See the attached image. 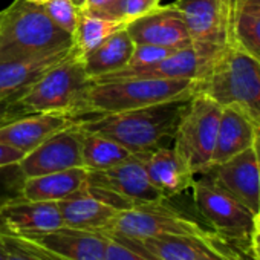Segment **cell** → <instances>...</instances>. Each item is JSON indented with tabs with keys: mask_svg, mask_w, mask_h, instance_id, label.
Instances as JSON below:
<instances>
[{
	"mask_svg": "<svg viewBox=\"0 0 260 260\" xmlns=\"http://www.w3.org/2000/svg\"><path fill=\"white\" fill-rule=\"evenodd\" d=\"M190 98L159 103L141 109L101 115L80 121V128L109 138L137 156L173 146L179 119Z\"/></svg>",
	"mask_w": 260,
	"mask_h": 260,
	"instance_id": "1",
	"label": "cell"
},
{
	"mask_svg": "<svg viewBox=\"0 0 260 260\" xmlns=\"http://www.w3.org/2000/svg\"><path fill=\"white\" fill-rule=\"evenodd\" d=\"M198 80L187 78H122L100 81L89 86L84 93L78 118L80 121L141 109L159 103L191 98L196 93Z\"/></svg>",
	"mask_w": 260,
	"mask_h": 260,
	"instance_id": "2",
	"label": "cell"
},
{
	"mask_svg": "<svg viewBox=\"0 0 260 260\" xmlns=\"http://www.w3.org/2000/svg\"><path fill=\"white\" fill-rule=\"evenodd\" d=\"M71 48L72 36L51 20L42 4L16 0L0 13V60L46 55Z\"/></svg>",
	"mask_w": 260,
	"mask_h": 260,
	"instance_id": "3",
	"label": "cell"
},
{
	"mask_svg": "<svg viewBox=\"0 0 260 260\" xmlns=\"http://www.w3.org/2000/svg\"><path fill=\"white\" fill-rule=\"evenodd\" d=\"M196 92L222 107L237 106L254 122L260 121V63L236 46H226L213 58Z\"/></svg>",
	"mask_w": 260,
	"mask_h": 260,
	"instance_id": "4",
	"label": "cell"
},
{
	"mask_svg": "<svg viewBox=\"0 0 260 260\" xmlns=\"http://www.w3.org/2000/svg\"><path fill=\"white\" fill-rule=\"evenodd\" d=\"M90 84L92 80L74 49L71 55L46 71L16 101L25 115L63 113L80 122L78 112Z\"/></svg>",
	"mask_w": 260,
	"mask_h": 260,
	"instance_id": "5",
	"label": "cell"
},
{
	"mask_svg": "<svg viewBox=\"0 0 260 260\" xmlns=\"http://www.w3.org/2000/svg\"><path fill=\"white\" fill-rule=\"evenodd\" d=\"M222 106L204 93H194L176 128L173 149L194 175H202L213 161Z\"/></svg>",
	"mask_w": 260,
	"mask_h": 260,
	"instance_id": "6",
	"label": "cell"
},
{
	"mask_svg": "<svg viewBox=\"0 0 260 260\" xmlns=\"http://www.w3.org/2000/svg\"><path fill=\"white\" fill-rule=\"evenodd\" d=\"M143 158L135 156L104 170H87V191L118 211L167 201L150 182Z\"/></svg>",
	"mask_w": 260,
	"mask_h": 260,
	"instance_id": "7",
	"label": "cell"
},
{
	"mask_svg": "<svg viewBox=\"0 0 260 260\" xmlns=\"http://www.w3.org/2000/svg\"><path fill=\"white\" fill-rule=\"evenodd\" d=\"M191 190L198 213L216 236L231 242L249 243L254 226L252 211L205 175L194 179Z\"/></svg>",
	"mask_w": 260,
	"mask_h": 260,
	"instance_id": "8",
	"label": "cell"
},
{
	"mask_svg": "<svg viewBox=\"0 0 260 260\" xmlns=\"http://www.w3.org/2000/svg\"><path fill=\"white\" fill-rule=\"evenodd\" d=\"M167 201L141 204L119 211L106 236L125 239H146L161 234H184L205 237V230L196 220L166 204Z\"/></svg>",
	"mask_w": 260,
	"mask_h": 260,
	"instance_id": "9",
	"label": "cell"
},
{
	"mask_svg": "<svg viewBox=\"0 0 260 260\" xmlns=\"http://www.w3.org/2000/svg\"><path fill=\"white\" fill-rule=\"evenodd\" d=\"M181 14L191 45L213 60L226 46H233L228 16L222 0H176L172 4Z\"/></svg>",
	"mask_w": 260,
	"mask_h": 260,
	"instance_id": "10",
	"label": "cell"
},
{
	"mask_svg": "<svg viewBox=\"0 0 260 260\" xmlns=\"http://www.w3.org/2000/svg\"><path fill=\"white\" fill-rule=\"evenodd\" d=\"M202 175L254 214L260 211V166L254 146L225 162L210 166Z\"/></svg>",
	"mask_w": 260,
	"mask_h": 260,
	"instance_id": "11",
	"label": "cell"
},
{
	"mask_svg": "<svg viewBox=\"0 0 260 260\" xmlns=\"http://www.w3.org/2000/svg\"><path fill=\"white\" fill-rule=\"evenodd\" d=\"M78 124V122H77ZM64 128L28 152L19 162L25 178L42 176L83 166L78 125Z\"/></svg>",
	"mask_w": 260,
	"mask_h": 260,
	"instance_id": "12",
	"label": "cell"
},
{
	"mask_svg": "<svg viewBox=\"0 0 260 260\" xmlns=\"http://www.w3.org/2000/svg\"><path fill=\"white\" fill-rule=\"evenodd\" d=\"M125 31L135 45H156L172 49H181L191 45L190 34L173 5L156 7L150 13L128 22Z\"/></svg>",
	"mask_w": 260,
	"mask_h": 260,
	"instance_id": "13",
	"label": "cell"
},
{
	"mask_svg": "<svg viewBox=\"0 0 260 260\" xmlns=\"http://www.w3.org/2000/svg\"><path fill=\"white\" fill-rule=\"evenodd\" d=\"M63 226L57 202L17 199L0 207V230L10 236L46 233Z\"/></svg>",
	"mask_w": 260,
	"mask_h": 260,
	"instance_id": "14",
	"label": "cell"
},
{
	"mask_svg": "<svg viewBox=\"0 0 260 260\" xmlns=\"http://www.w3.org/2000/svg\"><path fill=\"white\" fill-rule=\"evenodd\" d=\"M213 60L207 58L199 49L193 45L175 51L167 58L149 64V66H135L124 68L121 71L98 77L92 80L93 83L122 80V78H187L199 80Z\"/></svg>",
	"mask_w": 260,
	"mask_h": 260,
	"instance_id": "15",
	"label": "cell"
},
{
	"mask_svg": "<svg viewBox=\"0 0 260 260\" xmlns=\"http://www.w3.org/2000/svg\"><path fill=\"white\" fill-rule=\"evenodd\" d=\"M78 121L63 113H28L0 125V143L25 153Z\"/></svg>",
	"mask_w": 260,
	"mask_h": 260,
	"instance_id": "16",
	"label": "cell"
},
{
	"mask_svg": "<svg viewBox=\"0 0 260 260\" xmlns=\"http://www.w3.org/2000/svg\"><path fill=\"white\" fill-rule=\"evenodd\" d=\"M23 237L42 245L61 260H106L107 236L103 233L61 226Z\"/></svg>",
	"mask_w": 260,
	"mask_h": 260,
	"instance_id": "17",
	"label": "cell"
},
{
	"mask_svg": "<svg viewBox=\"0 0 260 260\" xmlns=\"http://www.w3.org/2000/svg\"><path fill=\"white\" fill-rule=\"evenodd\" d=\"M207 237L208 234L205 237L184 234H161L146 239H113L119 240L121 243L141 252L143 255L152 260H198L199 257L211 251Z\"/></svg>",
	"mask_w": 260,
	"mask_h": 260,
	"instance_id": "18",
	"label": "cell"
},
{
	"mask_svg": "<svg viewBox=\"0 0 260 260\" xmlns=\"http://www.w3.org/2000/svg\"><path fill=\"white\" fill-rule=\"evenodd\" d=\"M74 52V48L36 57L0 60V98L25 93L46 71L64 60Z\"/></svg>",
	"mask_w": 260,
	"mask_h": 260,
	"instance_id": "19",
	"label": "cell"
},
{
	"mask_svg": "<svg viewBox=\"0 0 260 260\" xmlns=\"http://www.w3.org/2000/svg\"><path fill=\"white\" fill-rule=\"evenodd\" d=\"M146 173L156 190L170 199L191 188L196 175L187 167L173 146L158 149L143 158Z\"/></svg>",
	"mask_w": 260,
	"mask_h": 260,
	"instance_id": "20",
	"label": "cell"
},
{
	"mask_svg": "<svg viewBox=\"0 0 260 260\" xmlns=\"http://www.w3.org/2000/svg\"><path fill=\"white\" fill-rule=\"evenodd\" d=\"M255 122L237 106H225L220 112L213 164H220L254 146Z\"/></svg>",
	"mask_w": 260,
	"mask_h": 260,
	"instance_id": "21",
	"label": "cell"
},
{
	"mask_svg": "<svg viewBox=\"0 0 260 260\" xmlns=\"http://www.w3.org/2000/svg\"><path fill=\"white\" fill-rule=\"evenodd\" d=\"M57 204L61 213L63 226L103 234L110 230L112 222L119 213L118 210L92 196L87 191V187L72 198H68Z\"/></svg>",
	"mask_w": 260,
	"mask_h": 260,
	"instance_id": "22",
	"label": "cell"
},
{
	"mask_svg": "<svg viewBox=\"0 0 260 260\" xmlns=\"http://www.w3.org/2000/svg\"><path fill=\"white\" fill-rule=\"evenodd\" d=\"M87 187V169L75 167L42 176L26 178L23 199L60 202L80 193Z\"/></svg>",
	"mask_w": 260,
	"mask_h": 260,
	"instance_id": "23",
	"label": "cell"
},
{
	"mask_svg": "<svg viewBox=\"0 0 260 260\" xmlns=\"http://www.w3.org/2000/svg\"><path fill=\"white\" fill-rule=\"evenodd\" d=\"M135 43L125 28L113 32L89 52L80 55L86 74L90 80L121 71L128 66Z\"/></svg>",
	"mask_w": 260,
	"mask_h": 260,
	"instance_id": "24",
	"label": "cell"
},
{
	"mask_svg": "<svg viewBox=\"0 0 260 260\" xmlns=\"http://www.w3.org/2000/svg\"><path fill=\"white\" fill-rule=\"evenodd\" d=\"M78 132H80V143H81L83 166L87 170L110 169L113 166H118L137 156L124 146L109 138H104L101 135L86 132V130L80 128V125H78Z\"/></svg>",
	"mask_w": 260,
	"mask_h": 260,
	"instance_id": "25",
	"label": "cell"
},
{
	"mask_svg": "<svg viewBox=\"0 0 260 260\" xmlns=\"http://www.w3.org/2000/svg\"><path fill=\"white\" fill-rule=\"evenodd\" d=\"M125 28L122 22L104 20L95 16H90L84 11H80L75 31L72 34L74 49L78 55L89 52L90 49L96 48L101 42H104L113 32Z\"/></svg>",
	"mask_w": 260,
	"mask_h": 260,
	"instance_id": "26",
	"label": "cell"
},
{
	"mask_svg": "<svg viewBox=\"0 0 260 260\" xmlns=\"http://www.w3.org/2000/svg\"><path fill=\"white\" fill-rule=\"evenodd\" d=\"M233 46L260 63V11H242L233 31Z\"/></svg>",
	"mask_w": 260,
	"mask_h": 260,
	"instance_id": "27",
	"label": "cell"
},
{
	"mask_svg": "<svg viewBox=\"0 0 260 260\" xmlns=\"http://www.w3.org/2000/svg\"><path fill=\"white\" fill-rule=\"evenodd\" d=\"M159 5H161V0H116L110 7L103 8L96 13H92L90 16H95L104 20L122 22L127 25L128 22L150 13Z\"/></svg>",
	"mask_w": 260,
	"mask_h": 260,
	"instance_id": "28",
	"label": "cell"
},
{
	"mask_svg": "<svg viewBox=\"0 0 260 260\" xmlns=\"http://www.w3.org/2000/svg\"><path fill=\"white\" fill-rule=\"evenodd\" d=\"M42 7L57 26L71 36L74 34L80 10L72 4V0H45Z\"/></svg>",
	"mask_w": 260,
	"mask_h": 260,
	"instance_id": "29",
	"label": "cell"
},
{
	"mask_svg": "<svg viewBox=\"0 0 260 260\" xmlns=\"http://www.w3.org/2000/svg\"><path fill=\"white\" fill-rule=\"evenodd\" d=\"M25 179L19 164L0 167V207L23 198Z\"/></svg>",
	"mask_w": 260,
	"mask_h": 260,
	"instance_id": "30",
	"label": "cell"
},
{
	"mask_svg": "<svg viewBox=\"0 0 260 260\" xmlns=\"http://www.w3.org/2000/svg\"><path fill=\"white\" fill-rule=\"evenodd\" d=\"M208 245L219 252L225 260H260L258 257H255L251 249H249V243H239V242H231V240H225L219 236H216L211 230L208 233Z\"/></svg>",
	"mask_w": 260,
	"mask_h": 260,
	"instance_id": "31",
	"label": "cell"
},
{
	"mask_svg": "<svg viewBox=\"0 0 260 260\" xmlns=\"http://www.w3.org/2000/svg\"><path fill=\"white\" fill-rule=\"evenodd\" d=\"M175 51H178V49L164 48V46H156V45H146V43L135 45L132 58H130V63H128L127 68L155 64V63H158V61L167 58L169 55H172Z\"/></svg>",
	"mask_w": 260,
	"mask_h": 260,
	"instance_id": "32",
	"label": "cell"
},
{
	"mask_svg": "<svg viewBox=\"0 0 260 260\" xmlns=\"http://www.w3.org/2000/svg\"><path fill=\"white\" fill-rule=\"evenodd\" d=\"M106 260H152L141 252L128 248L113 237H107L106 245Z\"/></svg>",
	"mask_w": 260,
	"mask_h": 260,
	"instance_id": "33",
	"label": "cell"
},
{
	"mask_svg": "<svg viewBox=\"0 0 260 260\" xmlns=\"http://www.w3.org/2000/svg\"><path fill=\"white\" fill-rule=\"evenodd\" d=\"M16 96H7L0 98V125L7 124L19 116H23V110L19 107Z\"/></svg>",
	"mask_w": 260,
	"mask_h": 260,
	"instance_id": "34",
	"label": "cell"
},
{
	"mask_svg": "<svg viewBox=\"0 0 260 260\" xmlns=\"http://www.w3.org/2000/svg\"><path fill=\"white\" fill-rule=\"evenodd\" d=\"M2 239H4V243H5V248H7L5 260H39V258L34 257L32 254H29V252H26L25 249H22V248L13 240L11 236L2 233Z\"/></svg>",
	"mask_w": 260,
	"mask_h": 260,
	"instance_id": "35",
	"label": "cell"
},
{
	"mask_svg": "<svg viewBox=\"0 0 260 260\" xmlns=\"http://www.w3.org/2000/svg\"><path fill=\"white\" fill-rule=\"evenodd\" d=\"M26 153L16 149V147H11V146H7L4 143H0V167H5V166H11V164H19L23 156Z\"/></svg>",
	"mask_w": 260,
	"mask_h": 260,
	"instance_id": "36",
	"label": "cell"
},
{
	"mask_svg": "<svg viewBox=\"0 0 260 260\" xmlns=\"http://www.w3.org/2000/svg\"><path fill=\"white\" fill-rule=\"evenodd\" d=\"M222 2L225 5V11H226V16H228V25H230L231 36H233L236 20H237L239 14L242 13L243 5H245L246 0H222Z\"/></svg>",
	"mask_w": 260,
	"mask_h": 260,
	"instance_id": "37",
	"label": "cell"
},
{
	"mask_svg": "<svg viewBox=\"0 0 260 260\" xmlns=\"http://www.w3.org/2000/svg\"><path fill=\"white\" fill-rule=\"evenodd\" d=\"M115 2H116V0H87V2H86V7H84L81 11L92 14V13H96V11H100V10H103V8L110 7V5L115 4Z\"/></svg>",
	"mask_w": 260,
	"mask_h": 260,
	"instance_id": "38",
	"label": "cell"
},
{
	"mask_svg": "<svg viewBox=\"0 0 260 260\" xmlns=\"http://www.w3.org/2000/svg\"><path fill=\"white\" fill-rule=\"evenodd\" d=\"M249 249H251V252L255 255V257H258L260 258V237H257V236H251V240H249Z\"/></svg>",
	"mask_w": 260,
	"mask_h": 260,
	"instance_id": "39",
	"label": "cell"
},
{
	"mask_svg": "<svg viewBox=\"0 0 260 260\" xmlns=\"http://www.w3.org/2000/svg\"><path fill=\"white\" fill-rule=\"evenodd\" d=\"M254 149L258 158V166H260V121L255 122V140H254Z\"/></svg>",
	"mask_w": 260,
	"mask_h": 260,
	"instance_id": "40",
	"label": "cell"
},
{
	"mask_svg": "<svg viewBox=\"0 0 260 260\" xmlns=\"http://www.w3.org/2000/svg\"><path fill=\"white\" fill-rule=\"evenodd\" d=\"M242 11H260V0H246Z\"/></svg>",
	"mask_w": 260,
	"mask_h": 260,
	"instance_id": "41",
	"label": "cell"
},
{
	"mask_svg": "<svg viewBox=\"0 0 260 260\" xmlns=\"http://www.w3.org/2000/svg\"><path fill=\"white\" fill-rule=\"evenodd\" d=\"M198 260H225L219 252H216L213 248H211V251H208L207 254H204L202 257H199Z\"/></svg>",
	"mask_w": 260,
	"mask_h": 260,
	"instance_id": "42",
	"label": "cell"
},
{
	"mask_svg": "<svg viewBox=\"0 0 260 260\" xmlns=\"http://www.w3.org/2000/svg\"><path fill=\"white\" fill-rule=\"evenodd\" d=\"M252 236L260 237V211L254 214V226H252Z\"/></svg>",
	"mask_w": 260,
	"mask_h": 260,
	"instance_id": "43",
	"label": "cell"
},
{
	"mask_svg": "<svg viewBox=\"0 0 260 260\" xmlns=\"http://www.w3.org/2000/svg\"><path fill=\"white\" fill-rule=\"evenodd\" d=\"M5 254H7V248L2 239V230H0V260H5Z\"/></svg>",
	"mask_w": 260,
	"mask_h": 260,
	"instance_id": "44",
	"label": "cell"
},
{
	"mask_svg": "<svg viewBox=\"0 0 260 260\" xmlns=\"http://www.w3.org/2000/svg\"><path fill=\"white\" fill-rule=\"evenodd\" d=\"M86 2H87V0H72V4H74L80 11L86 7Z\"/></svg>",
	"mask_w": 260,
	"mask_h": 260,
	"instance_id": "45",
	"label": "cell"
},
{
	"mask_svg": "<svg viewBox=\"0 0 260 260\" xmlns=\"http://www.w3.org/2000/svg\"><path fill=\"white\" fill-rule=\"evenodd\" d=\"M29 2H36V4H43L45 0H29Z\"/></svg>",
	"mask_w": 260,
	"mask_h": 260,
	"instance_id": "46",
	"label": "cell"
}]
</instances>
